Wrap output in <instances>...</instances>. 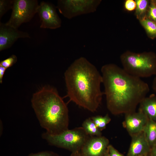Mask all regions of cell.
I'll return each mask as SVG.
<instances>
[{"instance_id": "6da1fadb", "label": "cell", "mask_w": 156, "mask_h": 156, "mask_svg": "<svg viewBox=\"0 0 156 156\" xmlns=\"http://www.w3.org/2000/svg\"><path fill=\"white\" fill-rule=\"evenodd\" d=\"M101 71L109 111L114 115L135 112L149 92L148 85L114 64L104 65Z\"/></svg>"}, {"instance_id": "7a4b0ae2", "label": "cell", "mask_w": 156, "mask_h": 156, "mask_svg": "<svg viewBox=\"0 0 156 156\" xmlns=\"http://www.w3.org/2000/svg\"><path fill=\"white\" fill-rule=\"evenodd\" d=\"M64 79L68 102L92 112L100 105L104 92L101 89V75L96 67L83 57L75 60L65 71Z\"/></svg>"}, {"instance_id": "3957f363", "label": "cell", "mask_w": 156, "mask_h": 156, "mask_svg": "<svg viewBox=\"0 0 156 156\" xmlns=\"http://www.w3.org/2000/svg\"><path fill=\"white\" fill-rule=\"evenodd\" d=\"M31 102L40 125L46 132L57 135L68 129L66 104L55 88H42L34 94Z\"/></svg>"}, {"instance_id": "277c9868", "label": "cell", "mask_w": 156, "mask_h": 156, "mask_svg": "<svg viewBox=\"0 0 156 156\" xmlns=\"http://www.w3.org/2000/svg\"><path fill=\"white\" fill-rule=\"evenodd\" d=\"M120 60L124 70L133 76L141 78L156 75V55L153 52L127 51Z\"/></svg>"}, {"instance_id": "5b68a950", "label": "cell", "mask_w": 156, "mask_h": 156, "mask_svg": "<svg viewBox=\"0 0 156 156\" xmlns=\"http://www.w3.org/2000/svg\"><path fill=\"white\" fill-rule=\"evenodd\" d=\"M90 136L82 127L68 129L57 135H52L46 132L41 137L49 144L76 152L81 149Z\"/></svg>"}, {"instance_id": "8992f818", "label": "cell", "mask_w": 156, "mask_h": 156, "mask_svg": "<svg viewBox=\"0 0 156 156\" xmlns=\"http://www.w3.org/2000/svg\"><path fill=\"white\" fill-rule=\"evenodd\" d=\"M101 1L100 0H59L56 7L60 14L70 19L95 12Z\"/></svg>"}, {"instance_id": "52a82bcc", "label": "cell", "mask_w": 156, "mask_h": 156, "mask_svg": "<svg viewBox=\"0 0 156 156\" xmlns=\"http://www.w3.org/2000/svg\"><path fill=\"white\" fill-rule=\"evenodd\" d=\"M39 5L36 0H13L12 14L6 24L18 29L31 19L37 13Z\"/></svg>"}, {"instance_id": "ba28073f", "label": "cell", "mask_w": 156, "mask_h": 156, "mask_svg": "<svg viewBox=\"0 0 156 156\" xmlns=\"http://www.w3.org/2000/svg\"><path fill=\"white\" fill-rule=\"evenodd\" d=\"M56 7L52 3L42 1L38 10L41 21V28L55 29L60 28L62 21L58 14Z\"/></svg>"}, {"instance_id": "9c48e42d", "label": "cell", "mask_w": 156, "mask_h": 156, "mask_svg": "<svg viewBox=\"0 0 156 156\" xmlns=\"http://www.w3.org/2000/svg\"><path fill=\"white\" fill-rule=\"evenodd\" d=\"M30 38L29 34L0 22V51L10 48L19 38Z\"/></svg>"}, {"instance_id": "30bf717a", "label": "cell", "mask_w": 156, "mask_h": 156, "mask_svg": "<svg viewBox=\"0 0 156 156\" xmlns=\"http://www.w3.org/2000/svg\"><path fill=\"white\" fill-rule=\"evenodd\" d=\"M108 139L104 136H90L81 149L84 156H103L109 145Z\"/></svg>"}, {"instance_id": "8fae6325", "label": "cell", "mask_w": 156, "mask_h": 156, "mask_svg": "<svg viewBox=\"0 0 156 156\" xmlns=\"http://www.w3.org/2000/svg\"><path fill=\"white\" fill-rule=\"evenodd\" d=\"M125 115L123 125L131 136L143 131L149 120L144 114L138 111Z\"/></svg>"}, {"instance_id": "7c38bea8", "label": "cell", "mask_w": 156, "mask_h": 156, "mask_svg": "<svg viewBox=\"0 0 156 156\" xmlns=\"http://www.w3.org/2000/svg\"><path fill=\"white\" fill-rule=\"evenodd\" d=\"M131 137L127 156H145L150 154L151 148L143 131Z\"/></svg>"}, {"instance_id": "4fadbf2b", "label": "cell", "mask_w": 156, "mask_h": 156, "mask_svg": "<svg viewBox=\"0 0 156 156\" xmlns=\"http://www.w3.org/2000/svg\"><path fill=\"white\" fill-rule=\"evenodd\" d=\"M139 111L144 114L149 119L156 122V95L151 94L140 102Z\"/></svg>"}, {"instance_id": "5bb4252c", "label": "cell", "mask_w": 156, "mask_h": 156, "mask_svg": "<svg viewBox=\"0 0 156 156\" xmlns=\"http://www.w3.org/2000/svg\"><path fill=\"white\" fill-rule=\"evenodd\" d=\"M143 132L151 148L156 144V122L149 119Z\"/></svg>"}, {"instance_id": "9a60e30c", "label": "cell", "mask_w": 156, "mask_h": 156, "mask_svg": "<svg viewBox=\"0 0 156 156\" xmlns=\"http://www.w3.org/2000/svg\"><path fill=\"white\" fill-rule=\"evenodd\" d=\"M139 21L148 36L152 39L156 38V23L146 16L139 20Z\"/></svg>"}, {"instance_id": "2e32d148", "label": "cell", "mask_w": 156, "mask_h": 156, "mask_svg": "<svg viewBox=\"0 0 156 156\" xmlns=\"http://www.w3.org/2000/svg\"><path fill=\"white\" fill-rule=\"evenodd\" d=\"M86 133L91 136H101V131L96 127L91 118L86 119L82 125Z\"/></svg>"}, {"instance_id": "e0dca14e", "label": "cell", "mask_w": 156, "mask_h": 156, "mask_svg": "<svg viewBox=\"0 0 156 156\" xmlns=\"http://www.w3.org/2000/svg\"><path fill=\"white\" fill-rule=\"evenodd\" d=\"M136 7L135 15L139 20L146 16L149 4V1L147 0H135Z\"/></svg>"}, {"instance_id": "ac0fdd59", "label": "cell", "mask_w": 156, "mask_h": 156, "mask_svg": "<svg viewBox=\"0 0 156 156\" xmlns=\"http://www.w3.org/2000/svg\"><path fill=\"white\" fill-rule=\"evenodd\" d=\"M91 118L96 127L101 131L105 128L107 124L111 120L108 114L103 116H97Z\"/></svg>"}, {"instance_id": "d6986e66", "label": "cell", "mask_w": 156, "mask_h": 156, "mask_svg": "<svg viewBox=\"0 0 156 156\" xmlns=\"http://www.w3.org/2000/svg\"><path fill=\"white\" fill-rule=\"evenodd\" d=\"M13 0H0V19L2 16L10 9H12Z\"/></svg>"}, {"instance_id": "ffe728a7", "label": "cell", "mask_w": 156, "mask_h": 156, "mask_svg": "<svg viewBox=\"0 0 156 156\" xmlns=\"http://www.w3.org/2000/svg\"><path fill=\"white\" fill-rule=\"evenodd\" d=\"M146 16L156 23V3L155 1H150Z\"/></svg>"}, {"instance_id": "44dd1931", "label": "cell", "mask_w": 156, "mask_h": 156, "mask_svg": "<svg viewBox=\"0 0 156 156\" xmlns=\"http://www.w3.org/2000/svg\"><path fill=\"white\" fill-rule=\"evenodd\" d=\"M17 57L14 55H12L8 58L0 62V66L7 69L15 64L17 61Z\"/></svg>"}, {"instance_id": "7402d4cb", "label": "cell", "mask_w": 156, "mask_h": 156, "mask_svg": "<svg viewBox=\"0 0 156 156\" xmlns=\"http://www.w3.org/2000/svg\"><path fill=\"white\" fill-rule=\"evenodd\" d=\"M125 9L129 11H132L135 9L136 3L133 0H126L124 3Z\"/></svg>"}, {"instance_id": "603a6c76", "label": "cell", "mask_w": 156, "mask_h": 156, "mask_svg": "<svg viewBox=\"0 0 156 156\" xmlns=\"http://www.w3.org/2000/svg\"><path fill=\"white\" fill-rule=\"evenodd\" d=\"M28 156H59L55 153L49 151H45L36 153H31Z\"/></svg>"}, {"instance_id": "cb8c5ba5", "label": "cell", "mask_w": 156, "mask_h": 156, "mask_svg": "<svg viewBox=\"0 0 156 156\" xmlns=\"http://www.w3.org/2000/svg\"><path fill=\"white\" fill-rule=\"evenodd\" d=\"M107 151L109 156H123L112 145H109Z\"/></svg>"}, {"instance_id": "d4e9b609", "label": "cell", "mask_w": 156, "mask_h": 156, "mask_svg": "<svg viewBox=\"0 0 156 156\" xmlns=\"http://www.w3.org/2000/svg\"><path fill=\"white\" fill-rule=\"evenodd\" d=\"M7 69L1 66H0V83L2 82L3 78L5 72Z\"/></svg>"}, {"instance_id": "484cf974", "label": "cell", "mask_w": 156, "mask_h": 156, "mask_svg": "<svg viewBox=\"0 0 156 156\" xmlns=\"http://www.w3.org/2000/svg\"><path fill=\"white\" fill-rule=\"evenodd\" d=\"M149 154L151 156H156V144L151 147Z\"/></svg>"}, {"instance_id": "4316f807", "label": "cell", "mask_w": 156, "mask_h": 156, "mask_svg": "<svg viewBox=\"0 0 156 156\" xmlns=\"http://www.w3.org/2000/svg\"><path fill=\"white\" fill-rule=\"evenodd\" d=\"M152 87L153 90L156 93V75L153 79Z\"/></svg>"}, {"instance_id": "83f0119b", "label": "cell", "mask_w": 156, "mask_h": 156, "mask_svg": "<svg viewBox=\"0 0 156 156\" xmlns=\"http://www.w3.org/2000/svg\"><path fill=\"white\" fill-rule=\"evenodd\" d=\"M72 156H84L82 153L81 154L77 151L74 152V153L73 154Z\"/></svg>"}, {"instance_id": "f1b7e54d", "label": "cell", "mask_w": 156, "mask_h": 156, "mask_svg": "<svg viewBox=\"0 0 156 156\" xmlns=\"http://www.w3.org/2000/svg\"><path fill=\"white\" fill-rule=\"evenodd\" d=\"M103 156H109V154L108 152L107 149L106 152Z\"/></svg>"}, {"instance_id": "f546056e", "label": "cell", "mask_w": 156, "mask_h": 156, "mask_svg": "<svg viewBox=\"0 0 156 156\" xmlns=\"http://www.w3.org/2000/svg\"><path fill=\"white\" fill-rule=\"evenodd\" d=\"M145 156H151L150 155V154H148V155H147Z\"/></svg>"}, {"instance_id": "4dcf8cb0", "label": "cell", "mask_w": 156, "mask_h": 156, "mask_svg": "<svg viewBox=\"0 0 156 156\" xmlns=\"http://www.w3.org/2000/svg\"><path fill=\"white\" fill-rule=\"evenodd\" d=\"M155 1V2H156V1Z\"/></svg>"}]
</instances>
